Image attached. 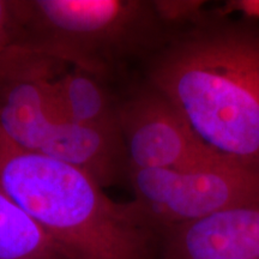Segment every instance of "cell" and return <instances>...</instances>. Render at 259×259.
Returning a JSON list of instances; mask_svg holds the SVG:
<instances>
[{
  "instance_id": "6da1fadb",
  "label": "cell",
  "mask_w": 259,
  "mask_h": 259,
  "mask_svg": "<svg viewBox=\"0 0 259 259\" xmlns=\"http://www.w3.org/2000/svg\"><path fill=\"white\" fill-rule=\"evenodd\" d=\"M145 82L206 145L259 169V24L206 12L145 61Z\"/></svg>"
},
{
  "instance_id": "7a4b0ae2",
  "label": "cell",
  "mask_w": 259,
  "mask_h": 259,
  "mask_svg": "<svg viewBox=\"0 0 259 259\" xmlns=\"http://www.w3.org/2000/svg\"><path fill=\"white\" fill-rule=\"evenodd\" d=\"M0 186L66 258L160 259V232L137 203L111 199L80 167L0 137Z\"/></svg>"
},
{
  "instance_id": "3957f363",
  "label": "cell",
  "mask_w": 259,
  "mask_h": 259,
  "mask_svg": "<svg viewBox=\"0 0 259 259\" xmlns=\"http://www.w3.org/2000/svg\"><path fill=\"white\" fill-rule=\"evenodd\" d=\"M15 47L114 78L131 60L147 61L179 28L157 2L147 0H15Z\"/></svg>"
},
{
  "instance_id": "277c9868",
  "label": "cell",
  "mask_w": 259,
  "mask_h": 259,
  "mask_svg": "<svg viewBox=\"0 0 259 259\" xmlns=\"http://www.w3.org/2000/svg\"><path fill=\"white\" fill-rule=\"evenodd\" d=\"M64 66L17 47L0 57V137L27 153L80 167L103 189L127 181L121 134L76 125L58 108L51 80Z\"/></svg>"
},
{
  "instance_id": "5b68a950",
  "label": "cell",
  "mask_w": 259,
  "mask_h": 259,
  "mask_svg": "<svg viewBox=\"0 0 259 259\" xmlns=\"http://www.w3.org/2000/svg\"><path fill=\"white\" fill-rule=\"evenodd\" d=\"M127 183L160 234L259 197V169L228 157L181 169H128Z\"/></svg>"
},
{
  "instance_id": "8992f818",
  "label": "cell",
  "mask_w": 259,
  "mask_h": 259,
  "mask_svg": "<svg viewBox=\"0 0 259 259\" xmlns=\"http://www.w3.org/2000/svg\"><path fill=\"white\" fill-rule=\"evenodd\" d=\"M120 130L128 169H181L221 157L162 94L144 82L121 96Z\"/></svg>"
},
{
  "instance_id": "52a82bcc",
  "label": "cell",
  "mask_w": 259,
  "mask_h": 259,
  "mask_svg": "<svg viewBox=\"0 0 259 259\" xmlns=\"http://www.w3.org/2000/svg\"><path fill=\"white\" fill-rule=\"evenodd\" d=\"M160 259H259V197L162 231Z\"/></svg>"
},
{
  "instance_id": "ba28073f",
  "label": "cell",
  "mask_w": 259,
  "mask_h": 259,
  "mask_svg": "<svg viewBox=\"0 0 259 259\" xmlns=\"http://www.w3.org/2000/svg\"><path fill=\"white\" fill-rule=\"evenodd\" d=\"M108 83L79 67L66 65L52 78L51 87L58 108L69 121L121 134V96Z\"/></svg>"
},
{
  "instance_id": "9c48e42d",
  "label": "cell",
  "mask_w": 259,
  "mask_h": 259,
  "mask_svg": "<svg viewBox=\"0 0 259 259\" xmlns=\"http://www.w3.org/2000/svg\"><path fill=\"white\" fill-rule=\"evenodd\" d=\"M0 259H69L2 186Z\"/></svg>"
},
{
  "instance_id": "30bf717a",
  "label": "cell",
  "mask_w": 259,
  "mask_h": 259,
  "mask_svg": "<svg viewBox=\"0 0 259 259\" xmlns=\"http://www.w3.org/2000/svg\"><path fill=\"white\" fill-rule=\"evenodd\" d=\"M17 18L15 0H0V57L15 47Z\"/></svg>"
},
{
  "instance_id": "8fae6325",
  "label": "cell",
  "mask_w": 259,
  "mask_h": 259,
  "mask_svg": "<svg viewBox=\"0 0 259 259\" xmlns=\"http://www.w3.org/2000/svg\"><path fill=\"white\" fill-rule=\"evenodd\" d=\"M212 15L219 17H231L238 15L241 19L259 22V0H228L213 9Z\"/></svg>"
}]
</instances>
